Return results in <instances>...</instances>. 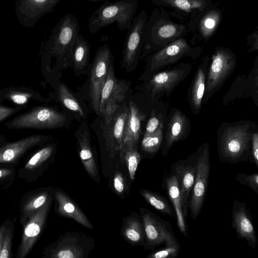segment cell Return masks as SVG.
<instances>
[{"instance_id":"obj_24","label":"cell","mask_w":258,"mask_h":258,"mask_svg":"<svg viewBox=\"0 0 258 258\" xmlns=\"http://www.w3.org/2000/svg\"><path fill=\"white\" fill-rule=\"evenodd\" d=\"M121 234L130 243L135 245L145 244V234L143 221L137 213L132 214L124 219Z\"/></svg>"},{"instance_id":"obj_8","label":"cell","mask_w":258,"mask_h":258,"mask_svg":"<svg viewBox=\"0 0 258 258\" xmlns=\"http://www.w3.org/2000/svg\"><path fill=\"white\" fill-rule=\"evenodd\" d=\"M111 58L109 47L106 44H103L98 49L92 63L89 94L92 107L98 115H99L101 93L111 63Z\"/></svg>"},{"instance_id":"obj_20","label":"cell","mask_w":258,"mask_h":258,"mask_svg":"<svg viewBox=\"0 0 258 258\" xmlns=\"http://www.w3.org/2000/svg\"><path fill=\"white\" fill-rule=\"evenodd\" d=\"M162 187L166 192L175 211L177 226L180 232L187 236V226L182 208L181 196L178 183L174 171L171 169L169 173L165 171Z\"/></svg>"},{"instance_id":"obj_23","label":"cell","mask_w":258,"mask_h":258,"mask_svg":"<svg viewBox=\"0 0 258 258\" xmlns=\"http://www.w3.org/2000/svg\"><path fill=\"white\" fill-rule=\"evenodd\" d=\"M57 203L58 214L62 217L71 218L82 226L93 229V226L81 209L63 191L58 189L55 192Z\"/></svg>"},{"instance_id":"obj_14","label":"cell","mask_w":258,"mask_h":258,"mask_svg":"<svg viewBox=\"0 0 258 258\" xmlns=\"http://www.w3.org/2000/svg\"><path fill=\"white\" fill-rule=\"evenodd\" d=\"M196 158L181 160L173 163L171 169L174 171L178 181L181 196L183 212L186 220L189 196L195 181L196 173Z\"/></svg>"},{"instance_id":"obj_45","label":"cell","mask_w":258,"mask_h":258,"mask_svg":"<svg viewBox=\"0 0 258 258\" xmlns=\"http://www.w3.org/2000/svg\"><path fill=\"white\" fill-rule=\"evenodd\" d=\"M12 171L8 169H0V178L10 175Z\"/></svg>"},{"instance_id":"obj_32","label":"cell","mask_w":258,"mask_h":258,"mask_svg":"<svg viewBox=\"0 0 258 258\" xmlns=\"http://www.w3.org/2000/svg\"><path fill=\"white\" fill-rule=\"evenodd\" d=\"M55 147L51 144L46 146L36 152L28 160L25 168L32 170L48 160L53 154Z\"/></svg>"},{"instance_id":"obj_13","label":"cell","mask_w":258,"mask_h":258,"mask_svg":"<svg viewBox=\"0 0 258 258\" xmlns=\"http://www.w3.org/2000/svg\"><path fill=\"white\" fill-rule=\"evenodd\" d=\"M248 138L246 135L232 133L220 142L219 157L222 162L237 164L249 159Z\"/></svg>"},{"instance_id":"obj_36","label":"cell","mask_w":258,"mask_h":258,"mask_svg":"<svg viewBox=\"0 0 258 258\" xmlns=\"http://www.w3.org/2000/svg\"><path fill=\"white\" fill-rule=\"evenodd\" d=\"M235 179L240 184L248 186L253 191L258 193V173L248 175L243 173H238Z\"/></svg>"},{"instance_id":"obj_1","label":"cell","mask_w":258,"mask_h":258,"mask_svg":"<svg viewBox=\"0 0 258 258\" xmlns=\"http://www.w3.org/2000/svg\"><path fill=\"white\" fill-rule=\"evenodd\" d=\"M138 6L137 0H118L105 2L96 9L88 21L92 34L101 29L116 23L120 31L128 30L135 17Z\"/></svg>"},{"instance_id":"obj_9","label":"cell","mask_w":258,"mask_h":258,"mask_svg":"<svg viewBox=\"0 0 258 258\" xmlns=\"http://www.w3.org/2000/svg\"><path fill=\"white\" fill-rule=\"evenodd\" d=\"M125 90L116 79L113 65L110 63L106 79L101 93L99 115L104 123L109 121L125 97Z\"/></svg>"},{"instance_id":"obj_42","label":"cell","mask_w":258,"mask_h":258,"mask_svg":"<svg viewBox=\"0 0 258 258\" xmlns=\"http://www.w3.org/2000/svg\"><path fill=\"white\" fill-rule=\"evenodd\" d=\"M252 154L253 163L258 166V137L255 134L252 136Z\"/></svg>"},{"instance_id":"obj_16","label":"cell","mask_w":258,"mask_h":258,"mask_svg":"<svg viewBox=\"0 0 258 258\" xmlns=\"http://www.w3.org/2000/svg\"><path fill=\"white\" fill-rule=\"evenodd\" d=\"M152 3L159 7H168L173 10L169 13L181 20L184 17L189 21L213 5L212 0H151Z\"/></svg>"},{"instance_id":"obj_5","label":"cell","mask_w":258,"mask_h":258,"mask_svg":"<svg viewBox=\"0 0 258 258\" xmlns=\"http://www.w3.org/2000/svg\"><path fill=\"white\" fill-rule=\"evenodd\" d=\"M94 240L85 233L67 232L48 249L50 258H86L94 246Z\"/></svg>"},{"instance_id":"obj_27","label":"cell","mask_w":258,"mask_h":258,"mask_svg":"<svg viewBox=\"0 0 258 258\" xmlns=\"http://www.w3.org/2000/svg\"><path fill=\"white\" fill-rule=\"evenodd\" d=\"M231 54L225 49H218L213 56L209 80L212 85L216 84L225 76L229 68Z\"/></svg>"},{"instance_id":"obj_29","label":"cell","mask_w":258,"mask_h":258,"mask_svg":"<svg viewBox=\"0 0 258 258\" xmlns=\"http://www.w3.org/2000/svg\"><path fill=\"white\" fill-rule=\"evenodd\" d=\"M140 193L150 205L163 215L176 217L174 209L164 197L147 189L141 190Z\"/></svg>"},{"instance_id":"obj_41","label":"cell","mask_w":258,"mask_h":258,"mask_svg":"<svg viewBox=\"0 0 258 258\" xmlns=\"http://www.w3.org/2000/svg\"><path fill=\"white\" fill-rule=\"evenodd\" d=\"M172 75L170 73H160L154 77L151 80V84L154 89L161 87L169 82Z\"/></svg>"},{"instance_id":"obj_26","label":"cell","mask_w":258,"mask_h":258,"mask_svg":"<svg viewBox=\"0 0 258 258\" xmlns=\"http://www.w3.org/2000/svg\"><path fill=\"white\" fill-rule=\"evenodd\" d=\"M190 48L186 40L183 37L179 38L153 55L152 57V64L153 66L152 67H155L165 60L177 58L187 53Z\"/></svg>"},{"instance_id":"obj_44","label":"cell","mask_w":258,"mask_h":258,"mask_svg":"<svg viewBox=\"0 0 258 258\" xmlns=\"http://www.w3.org/2000/svg\"><path fill=\"white\" fill-rule=\"evenodd\" d=\"M7 230V227L5 224L2 225L0 227V251L2 246L4 236Z\"/></svg>"},{"instance_id":"obj_6","label":"cell","mask_w":258,"mask_h":258,"mask_svg":"<svg viewBox=\"0 0 258 258\" xmlns=\"http://www.w3.org/2000/svg\"><path fill=\"white\" fill-rule=\"evenodd\" d=\"M140 211L144 228V245L146 248L154 249L162 244L165 246L179 245L170 223L147 209L140 208Z\"/></svg>"},{"instance_id":"obj_21","label":"cell","mask_w":258,"mask_h":258,"mask_svg":"<svg viewBox=\"0 0 258 258\" xmlns=\"http://www.w3.org/2000/svg\"><path fill=\"white\" fill-rule=\"evenodd\" d=\"M222 12L213 5L189 21L188 30L199 34L204 39L209 38L218 28Z\"/></svg>"},{"instance_id":"obj_15","label":"cell","mask_w":258,"mask_h":258,"mask_svg":"<svg viewBox=\"0 0 258 258\" xmlns=\"http://www.w3.org/2000/svg\"><path fill=\"white\" fill-rule=\"evenodd\" d=\"M232 225L239 239L245 240L250 246L255 248L257 238L251 214L246 204L237 200L233 203Z\"/></svg>"},{"instance_id":"obj_35","label":"cell","mask_w":258,"mask_h":258,"mask_svg":"<svg viewBox=\"0 0 258 258\" xmlns=\"http://www.w3.org/2000/svg\"><path fill=\"white\" fill-rule=\"evenodd\" d=\"M180 245H167L150 253L148 258H174L178 256Z\"/></svg>"},{"instance_id":"obj_22","label":"cell","mask_w":258,"mask_h":258,"mask_svg":"<svg viewBox=\"0 0 258 258\" xmlns=\"http://www.w3.org/2000/svg\"><path fill=\"white\" fill-rule=\"evenodd\" d=\"M45 99L32 88L25 86L8 87L0 89V101H8L16 106L26 107L34 101L43 102Z\"/></svg>"},{"instance_id":"obj_18","label":"cell","mask_w":258,"mask_h":258,"mask_svg":"<svg viewBox=\"0 0 258 258\" xmlns=\"http://www.w3.org/2000/svg\"><path fill=\"white\" fill-rule=\"evenodd\" d=\"M79 131L76 137L80 159L89 176L96 182H99V168L91 135L87 127L83 128L81 126Z\"/></svg>"},{"instance_id":"obj_34","label":"cell","mask_w":258,"mask_h":258,"mask_svg":"<svg viewBox=\"0 0 258 258\" xmlns=\"http://www.w3.org/2000/svg\"><path fill=\"white\" fill-rule=\"evenodd\" d=\"M161 141V136L159 133L145 134L141 143L142 149L147 153H155L158 151Z\"/></svg>"},{"instance_id":"obj_39","label":"cell","mask_w":258,"mask_h":258,"mask_svg":"<svg viewBox=\"0 0 258 258\" xmlns=\"http://www.w3.org/2000/svg\"><path fill=\"white\" fill-rule=\"evenodd\" d=\"M25 108L20 106L10 107L0 105V123Z\"/></svg>"},{"instance_id":"obj_7","label":"cell","mask_w":258,"mask_h":258,"mask_svg":"<svg viewBox=\"0 0 258 258\" xmlns=\"http://www.w3.org/2000/svg\"><path fill=\"white\" fill-rule=\"evenodd\" d=\"M198 155L195 179L188 207L193 220L198 218L202 209L206 196L210 172L208 149H204Z\"/></svg>"},{"instance_id":"obj_31","label":"cell","mask_w":258,"mask_h":258,"mask_svg":"<svg viewBox=\"0 0 258 258\" xmlns=\"http://www.w3.org/2000/svg\"><path fill=\"white\" fill-rule=\"evenodd\" d=\"M57 92L59 100L66 108L80 115H84L79 102L64 84L59 85Z\"/></svg>"},{"instance_id":"obj_3","label":"cell","mask_w":258,"mask_h":258,"mask_svg":"<svg viewBox=\"0 0 258 258\" xmlns=\"http://www.w3.org/2000/svg\"><path fill=\"white\" fill-rule=\"evenodd\" d=\"M188 30L186 25L172 22L163 8H155L147 20L144 44L147 49L166 46L186 34Z\"/></svg>"},{"instance_id":"obj_46","label":"cell","mask_w":258,"mask_h":258,"mask_svg":"<svg viewBox=\"0 0 258 258\" xmlns=\"http://www.w3.org/2000/svg\"><path fill=\"white\" fill-rule=\"evenodd\" d=\"M87 1L96 2V1H102V0H87Z\"/></svg>"},{"instance_id":"obj_37","label":"cell","mask_w":258,"mask_h":258,"mask_svg":"<svg viewBox=\"0 0 258 258\" xmlns=\"http://www.w3.org/2000/svg\"><path fill=\"white\" fill-rule=\"evenodd\" d=\"M199 75L198 79L195 85L193 93L194 100L197 105L200 103L205 90V82L203 74L202 73H200Z\"/></svg>"},{"instance_id":"obj_2","label":"cell","mask_w":258,"mask_h":258,"mask_svg":"<svg viewBox=\"0 0 258 258\" xmlns=\"http://www.w3.org/2000/svg\"><path fill=\"white\" fill-rule=\"evenodd\" d=\"M80 28L78 20L74 15L71 13L64 15L51 30L44 45L43 57H55L57 61L70 59Z\"/></svg>"},{"instance_id":"obj_12","label":"cell","mask_w":258,"mask_h":258,"mask_svg":"<svg viewBox=\"0 0 258 258\" xmlns=\"http://www.w3.org/2000/svg\"><path fill=\"white\" fill-rule=\"evenodd\" d=\"M148 18L145 10L135 16L126 34L123 47V62L131 64L135 61L144 43V35Z\"/></svg>"},{"instance_id":"obj_10","label":"cell","mask_w":258,"mask_h":258,"mask_svg":"<svg viewBox=\"0 0 258 258\" xmlns=\"http://www.w3.org/2000/svg\"><path fill=\"white\" fill-rule=\"evenodd\" d=\"M61 0H14L15 13L24 27H33L44 15L51 12Z\"/></svg>"},{"instance_id":"obj_25","label":"cell","mask_w":258,"mask_h":258,"mask_svg":"<svg viewBox=\"0 0 258 258\" xmlns=\"http://www.w3.org/2000/svg\"><path fill=\"white\" fill-rule=\"evenodd\" d=\"M144 115L133 101L129 103L128 114L123 137V142L131 141L138 144L141 133V125Z\"/></svg>"},{"instance_id":"obj_43","label":"cell","mask_w":258,"mask_h":258,"mask_svg":"<svg viewBox=\"0 0 258 258\" xmlns=\"http://www.w3.org/2000/svg\"><path fill=\"white\" fill-rule=\"evenodd\" d=\"M159 124L158 119L153 117L151 118L147 124L145 134H151L155 133Z\"/></svg>"},{"instance_id":"obj_17","label":"cell","mask_w":258,"mask_h":258,"mask_svg":"<svg viewBox=\"0 0 258 258\" xmlns=\"http://www.w3.org/2000/svg\"><path fill=\"white\" fill-rule=\"evenodd\" d=\"M50 137L43 135H33L0 147V163H12L30 149L49 141Z\"/></svg>"},{"instance_id":"obj_40","label":"cell","mask_w":258,"mask_h":258,"mask_svg":"<svg viewBox=\"0 0 258 258\" xmlns=\"http://www.w3.org/2000/svg\"><path fill=\"white\" fill-rule=\"evenodd\" d=\"M113 187L115 192L118 195H123L125 189L124 177L121 172L116 171L113 177Z\"/></svg>"},{"instance_id":"obj_28","label":"cell","mask_w":258,"mask_h":258,"mask_svg":"<svg viewBox=\"0 0 258 258\" xmlns=\"http://www.w3.org/2000/svg\"><path fill=\"white\" fill-rule=\"evenodd\" d=\"M137 145L131 141H126L122 143L119 151L120 161L126 163L130 177L132 180L135 179L136 171L141 159Z\"/></svg>"},{"instance_id":"obj_4","label":"cell","mask_w":258,"mask_h":258,"mask_svg":"<svg viewBox=\"0 0 258 258\" xmlns=\"http://www.w3.org/2000/svg\"><path fill=\"white\" fill-rule=\"evenodd\" d=\"M66 120L64 114L52 107L35 106L19 114L5 123L11 130L54 129L62 126Z\"/></svg>"},{"instance_id":"obj_30","label":"cell","mask_w":258,"mask_h":258,"mask_svg":"<svg viewBox=\"0 0 258 258\" xmlns=\"http://www.w3.org/2000/svg\"><path fill=\"white\" fill-rule=\"evenodd\" d=\"M89 53V43L79 33L76 39L71 58L76 68L81 70L86 67L88 62Z\"/></svg>"},{"instance_id":"obj_38","label":"cell","mask_w":258,"mask_h":258,"mask_svg":"<svg viewBox=\"0 0 258 258\" xmlns=\"http://www.w3.org/2000/svg\"><path fill=\"white\" fill-rule=\"evenodd\" d=\"M12 238L11 230L7 229L0 251V258H9L10 257Z\"/></svg>"},{"instance_id":"obj_33","label":"cell","mask_w":258,"mask_h":258,"mask_svg":"<svg viewBox=\"0 0 258 258\" xmlns=\"http://www.w3.org/2000/svg\"><path fill=\"white\" fill-rule=\"evenodd\" d=\"M50 198L46 191L35 195L25 204L23 209L24 215L28 216L36 211L41 208Z\"/></svg>"},{"instance_id":"obj_19","label":"cell","mask_w":258,"mask_h":258,"mask_svg":"<svg viewBox=\"0 0 258 258\" xmlns=\"http://www.w3.org/2000/svg\"><path fill=\"white\" fill-rule=\"evenodd\" d=\"M128 114V109L125 107L120 112L115 111L109 121L104 123V137L110 152L119 151L121 147Z\"/></svg>"},{"instance_id":"obj_11","label":"cell","mask_w":258,"mask_h":258,"mask_svg":"<svg viewBox=\"0 0 258 258\" xmlns=\"http://www.w3.org/2000/svg\"><path fill=\"white\" fill-rule=\"evenodd\" d=\"M51 198L39 209L32 213L24 226L22 241L19 249L20 258L26 257L37 241L45 225L51 205Z\"/></svg>"}]
</instances>
